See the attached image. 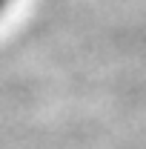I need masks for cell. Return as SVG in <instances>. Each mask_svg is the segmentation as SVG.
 I'll return each mask as SVG.
<instances>
[{"instance_id": "6da1fadb", "label": "cell", "mask_w": 146, "mask_h": 149, "mask_svg": "<svg viewBox=\"0 0 146 149\" xmlns=\"http://www.w3.org/2000/svg\"><path fill=\"white\" fill-rule=\"evenodd\" d=\"M9 3H12V0H0V12H3V9H6Z\"/></svg>"}]
</instances>
